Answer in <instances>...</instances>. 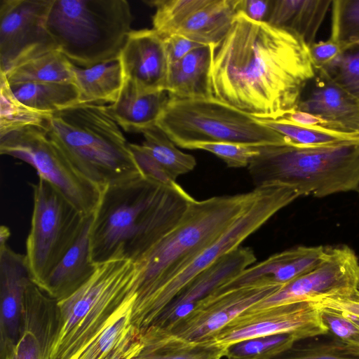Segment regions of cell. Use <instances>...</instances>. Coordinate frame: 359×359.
<instances>
[{"mask_svg": "<svg viewBox=\"0 0 359 359\" xmlns=\"http://www.w3.org/2000/svg\"><path fill=\"white\" fill-rule=\"evenodd\" d=\"M271 1L238 0L237 11L257 21H266Z\"/></svg>", "mask_w": 359, "mask_h": 359, "instance_id": "cell-43", "label": "cell"}, {"mask_svg": "<svg viewBox=\"0 0 359 359\" xmlns=\"http://www.w3.org/2000/svg\"><path fill=\"white\" fill-rule=\"evenodd\" d=\"M9 86L21 103L46 114H53L80 102L74 83L27 82Z\"/></svg>", "mask_w": 359, "mask_h": 359, "instance_id": "cell-30", "label": "cell"}, {"mask_svg": "<svg viewBox=\"0 0 359 359\" xmlns=\"http://www.w3.org/2000/svg\"><path fill=\"white\" fill-rule=\"evenodd\" d=\"M354 296L358 300H359V287Z\"/></svg>", "mask_w": 359, "mask_h": 359, "instance_id": "cell-46", "label": "cell"}, {"mask_svg": "<svg viewBox=\"0 0 359 359\" xmlns=\"http://www.w3.org/2000/svg\"><path fill=\"white\" fill-rule=\"evenodd\" d=\"M72 71L80 102L113 103L117 100L125 82L120 56L87 68L73 64Z\"/></svg>", "mask_w": 359, "mask_h": 359, "instance_id": "cell-29", "label": "cell"}, {"mask_svg": "<svg viewBox=\"0 0 359 359\" xmlns=\"http://www.w3.org/2000/svg\"><path fill=\"white\" fill-rule=\"evenodd\" d=\"M156 125L184 149L197 142L264 146L289 141L257 118L215 97H170Z\"/></svg>", "mask_w": 359, "mask_h": 359, "instance_id": "cell-8", "label": "cell"}, {"mask_svg": "<svg viewBox=\"0 0 359 359\" xmlns=\"http://www.w3.org/2000/svg\"><path fill=\"white\" fill-rule=\"evenodd\" d=\"M169 98L166 90L140 93L125 81L117 100L107 104V109L123 130L142 133L156 124Z\"/></svg>", "mask_w": 359, "mask_h": 359, "instance_id": "cell-26", "label": "cell"}, {"mask_svg": "<svg viewBox=\"0 0 359 359\" xmlns=\"http://www.w3.org/2000/svg\"><path fill=\"white\" fill-rule=\"evenodd\" d=\"M32 282L25 255L0 245L1 355L16 342L26 289Z\"/></svg>", "mask_w": 359, "mask_h": 359, "instance_id": "cell-20", "label": "cell"}, {"mask_svg": "<svg viewBox=\"0 0 359 359\" xmlns=\"http://www.w3.org/2000/svg\"><path fill=\"white\" fill-rule=\"evenodd\" d=\"M155 8L153 29L161 36L182 35L216 46L229 31L238 13V0H149Z\"/></svg>", "mask_w": 359, "mask_h": 359, "instance_id": "cell-13", "label": "cell"}, {"mask_svg": "<svg viewBox=\"0 0 359 359\" xmlns=\"http://www.w3.org/2000/svg\"><path fill=\"white\" fill-rule=\"evenodd\" d=\"M257 197L216 240L177 271L131 318L142 331L151 325L172 299L199 273L224 255L240 247L279 210L300 197L294 188L285 185L260 187Z\"/></svg>", "mask_w": 359, "mask_h": 359, "instance_id": "cell-9", "label": "cell"}, {"mask_svg": "<svg viewBox=\"0 0 359 359\" xmlns=\"http://www.w3.org/2000/svg\"><path fill=\"white\" fill-rule=\"evenodd\" d=\"M261 146L231 142H197L188 145V149H201L221 158L228 167H248L260 151Z\"/></svg>", "mask_w": 359, "mask_h": 359, "instance_id": "cell-39", "label": "cell"}, {"mask_svg": "<svg viewBox=\"0 0 359 359\" xmlns=\"http://www.w3.org/2000/svg\"><path fill=\"white\" fill-rule=\"evenodd\" d=\"M44 128L73 166L102 190L143 176L107 104L79 102L51 114Z\"/></svg>", "mask_w": 359, "mask_h": 359, "instance_id": "cell-3", "label": "cell"}, {"mask_svg": "<svg viewBox=\"0 0 359 359\" xmlns=\"http://www.w3.org/2000/svg\"><path fill=\"white\" fill-rule=\"evenodd\" d=\"M57 328V301L32 281L25 291L18 338L1 359H50Z\"/></svg>", "mask_w": 359, "mask_h": 359, "instance_id": "cell-17", "label": "cell"}, {"mask_svg": "<svg viewBox=\"0 0 359 359\" xmlns=\"http://www.w3.org/2000/svg\"><path fill=\"white\" fill-rule=\"evenodd\" d=\"M192 199L177 182L144 176L104 187L90 226L92 262L135 263L176 225Z\"/></svg>", "mask_w": 359, "mask_h": 359, "instance_id": "cell-2", "label": "cell"}, {"mask_svg": "<svg viewBox=\"0 0 359 359\" xmlns=\"http://www.w3.org/2000/svg\"><path fill=\"white\" fill-rule=\"evenodd\" d=\"M330 246H297L249 266L217 288L229 289L257 280L285 285L310 271L328 256Z\"/></svg>", "mask_w": 359, "mask_h": 359, "instance_id": "cell-21", "label": "cell"}, {"mask_svg": "<svg viewBox=\"0 0 359 359\" xmlns=\"http://www.w3.org/2000/svg\"><path fill=\"white\" fill-rule=\"evenodd\" d=\"M136 266L126 259L97 265L91 278L57 301L58 328L50 359H77L114 312L135 296Z\"/></svg>", "mask_w": 359, "mask_h": 359, "instance_id": "cell-7", "label": "cell"}, {"mask_svg": "<svg viewBox=\"0 0 359 359\" xmlns=\"http://www.w3.org/2000/svg\"><path fill=\"white\" fill-rule=\"evenodd\" d=\"M330 38L346 50L359 44V0H333Z\"/></svg>", "mask_w": 359, "mask_h": 359, "instance_id": "cell-36", "label": "cell"}, {"mask_svg": "<svg viewBox=\"0 0 359 359\" xmlns=\"http://www.w3.org/2000/svg\"><path fill=\"white\" fill-rule=\"evenodd\" d=\"M53 0H1L0 74L47 52L57 50L46 28Z\"/></svg>", "mask_w": 359, "mask_h": 359, "instance_id": "cell-14", "label": "cell"}, {"mask_svg": "<svg viewBox=\"0 0 359 359\" xmlns=\"http://www.w3.org/2000/svg\"><path fill=\"white\" fill-rule=\"evenodd\" d=\"M73 64L58 50L31 58L9 70V84L27 82L74 83Z\"/></svg>", "mask_w": 359, "mask_h": 359, "instance_id": "cell-31", "label": "cell"}, {"mask_svg": "<svg viewBox=\"0 0 359 359\" xmlns=\"http://www.w3.org/2000/svg\"><path fill=\"white\" fill-rule=\"evenodd\" d=\"M31 185L34 205L25 256L32 281L39 287L76 241L86 216L44 180Z\"/></svg>", "mask_w": 359, "mask_h": 359, "instance_id": "cell-10", "label": "cell"}, {"mask_svg": "<svg viewBox=\"0 0 359 359\" xmlns=\"http://www.w3.org/2000/svg\"><path fill=\"white\" fill-rule=\"evenodd\" d=\"M279 334H292L302 341L327 335L329 330L321 310L311 302H301L249 308L204 341L227 350L244 340Z\"/></svg>", "mask_w": 359, "mask_h": 359, "instance_id": "cell-12", "label": "cell"}, {"mask_svg": "<svg viewBox=\"0 0 359 359\" xmlns=\"http://www.w3.org/2000/svg\"><path fill=\"white\" fill-rule=\"evenodd\" d=\"M331 0L271 1L266 22L292 32L309 46L316 39L332 5Z\"/></svg>", "mask_w": 359, "mask_h": 359, "instance_id": "cell-27", "label": "cell"}, {"mask_svg": "<svg viewBox=\"0 0 359 359\" xmlns=\"http://www.w3.org/2000/svg\"><path fill=\"white\" fill-rule=\"evenodd\" d=\"M342 313L346 316L359 328V318L358 317L348 313Z\"/></svg>", "mask_w": 359, "mask_h": 359, "instance_id": "cell-45", "label": "cell"}, {"mask_svg": "<svg viewBox=\"0 0 359 359\" xmlns=\"http://www.w3.org/2000/svg\"><path fill=\"white\" fill-rule=\"evenodd\" d=\"M301 342L272 356L226 359H359V344L346 342L332 336L327 340Z\"/></svg>", "mask_w": 359, "mask_h": 359, "instance_id": "cell-33", "label": "cell"}, {"mask_svg": "<svg viewBox=\"0 0 359 359\" xmlns=\"http://www.w3.org/2000/svg\"><path fill=\"white\" fill-rule=\"evenodd\" d=\"M321 314L329 333L346 342L359 344V328L341 312L323 309Z\"/></svg>", "mask_w": 359, "mask_h": 359, "instance_id": "cell-40", "label": "cell"}, {"mask_svg": "<svg viewBox=\"0 0 359 359\" xmlns=\"http://www.w3.org/2000/svg\"><path fill=\"white\" fill-rule=\"evenodd\" d=\"M256 259L254 252L249 248L238 247L224 255L195 277L149 326L170 330L201 299L250 266Z\"/></svg>", "mask_w": 359, "mask_h": 359, "instance_id": "cell-18", "label": "cell"}, {"mask_svg": "<svg viewBox=\"0 0 359 359\" xmlns=\"http://www.w3.org/2000/svg\"><path fill=\"white\" fill-rule=\"evenodd\" d=\"M316 74L302 38L238 12L215 46L210 83L215 97L255 118L278 120L297 108Z\"/></svg>", "mask_w": 359, "mask_h": 359, "instance_id": "cell-1", "label": "cell"}, {"mask_svg": "<svg viewBox=\"0 0 359 359\" xmlns=\"http://www.w3.org/2000/svg\"><path fill=\"white\" fill-rule=\"evenodd\" d=\"M359 287V259L346 245L330 247L327 258L284 285L252 309H259L327 297H351Z\"/></svg>", "mask_w": 359, "mask_h": 359, "instance_id": "cell-15", "label": "cell"}, {"mask_svg": "<svg viewBox=\"0 0 359 359\" xmlns=\"http://www.w3.org/2000/svg\"><path fill=\"white\" fill-rule=\"evenodd\" d=\"M283 285L260 280L229 289L217 288L167 331L190 341H206L236 316Z\"/></svg>", "mask_w": 359, "mask_h": 359, "instance_id": "cell-16", "label": "cell"}, {"mask_svg": "<svg viewBox=\"0 0 359 359\" xmlns=\"http://www.w3.org/2000/svg\"><path fill=\"white\" fill-rule=\"evenodd\" d=\"M120 60L125 81L138 92L165 90L168 65L163 39L153 28L132 29Z\"/></svg>", "mask_w": 359, "mask_h": 359, "instance_id": "cell-19", "label": "cell"}, {"mask_svg": "<svg viewBox=\"0 0 359 359\" xmlns=\"http://www.w3.org/2000/svg\"><path fill=\"white\" fill-rule=\"evenodd\" d=\"M162 36L168 65L177 62L191 50L204 45L180 34H172Z\"/></svg>", "mask_w": 359, "mask_h": 359, "instance_id": "cell-42", "label": "cell"}, {"mask_svg": "<svg viewBox=\"0 0 359 359\" xmlns=\"http://www.w3.org/2000/svg\"><path fill=\"white\" fill-rule=\"evenodd\" d=\"M259 187L235 195L193 198L176 225L137 262L131 318L182 266L209 245L257 197Z\"/></svg>", "mask_w": 359, "mask_h": 359, "instance_id": "cell-4", "label": "cell"}, {"mask_svg": "<svg viewBox=\"0 0 359 359\" xmlns=\"http://www.w3.org/2000/svg\"><path fill=\"white\" fill-rule=\"evenodd\" d=\"M0 136L29 126H45L51 114L32 109L21 103L12 93L4 74H0Z\"/></svg>", "mask_w": 359, "mask_h": 359, "instance_id": "cell-34", "label": "cell"}, {"mask_svg": "<svg viewBox=\"0 0 359 359\" xmlns=\"http://www.w3.org/2000/svg\"><path fill=\"white\" fill-rule=\"evenodd\" d=\"M143 348L134 359H222L227 350L208 341L194 342L149 326L141 332Z\"/></svg>", "mask_w": 359, "mask_h": 359, "instance_id": "cell-28", "label": "cell"}, {"mask_svg": "<svg viewBox=\"0 0 359 359\" xmlns=\"http://www.w3.org/2000/svg\"><path fill=\"white\" fill-rule=\"evenodd\" d=\"M0 153L36 171L84 216L93 215L102 189L82 175L50 140L44 127L29 126L0 136Z\"/></svg>", "mask_w": 359, "mask_h": 359, "instance_id": "cell-11", "label": "cell"}, {"mask_svg": "<svg viewBox=\"0 0 359 359\" xmlns=\"http://www.w3.org/2000/svg\"><path fill=\"white\" fill-rule=\"evenodd\" d=\"M255 187L285 185L302 196L323 198L356 191L359 186V140L304 145L290 140L260 147L248 166Z\"/></svg>", "mask_w": 359, "mask_h": 359, "instance_id": "cell-5", "label": "cell"}, {"mask_svg": "<svg viewBox=\"0 0 359 359\" xmlns=\"http://www.w3.org/2000/svg\"><path fill=\"white\" fill-rule=\"evenodd\" d=\"M316 70L324 72L359 102V44L348 47L330 64Z\"/></svg>", "mask_w": 359, "mask_h": 359, "instance_id": "cell-37", "label": "cell"}, {"mask_svg": "<svg viewBox=\"0 0 359 359\" xmlns=\"http://www.w3.org/2000/svg\"><path fill=\"white\" fill-rule=\"evenodd\" d=\"M93 215L86 217L73 245L39 287L56 301L74 293L91 278L96 270L97 265L91 261L90 248Z\"/></svg>", "mask_w": 359, "mask_h": 359, "instance_id": "cell-23", "label": "cell"}, {"mask_svg": "<svg viewBox=\"0 0 359 359\" xmlns=\"http://www.w3.org/2000/svg\"><path fill=\"white\" fill-rule=\"evenodd\" d=\"M309 50L316 70L327 65L345 50L341 43L330 37L326 41L314 43L309 46Z\"/></svg>", "mask_w": 359, "mask_h": 359, "instance_id": "cell-41", "label": "cell"}, {"mask_svg": "<svg viewBox=\"0 0 359 359\" xmlns=\"http://www.w3.org/2000/svg\"><path fill=\"white\" fill-rule=\"evenodd\" d=\"M299 341L292 334L259 337L236 343L227 349L226 358L272 356L287 351Z\"/></svg>", "mask_w": 359, "mask_h": 359, "instance_id": "cell-38", "label": "cell"}, {"mask_svg": "<svg viewBox=\"0 0 359 359\" xmlns=\"http://www.w3.org/2000/svg\"><path fill=\"white\" fill-rule=\"evenodd\" d=\"M356 192L359 194V186H358V189L356 190Z\"/></svg>", "mask_w": 359, "mask_h": 359, "instance_id": "cell-47", "label": "cell"}, {"mask_svg": "<svg viewBox=\"0 0 359 359\" xmlns=\"http://www.w3.org/2000/svg\"><path fill=\"white\" fill-rule=\"evenodd\" d=\"M142 134L144 141L141 145L170 181L176 182L179 176L191 171L196 165L194 156L178 149L156 125Z\"/></svg>", "mask_w": 359, "mask_h": 359, "instance_id": "cell-32", "label": "cell"}, {"mask_svg": "<svg viewBox=\"0 0 359 359\" xmlns=\"http://www.w3.org/2000/svg\"><path fill=\"white\" fill-rule=\"evenodd\" d=\"M316 72L311 92L296 109L320 118L330 130L359 133V102L324 72Z\"/></svg>", "mask_w": 359, "mask_h": 359, "instance_id": "cell-22", "label": "cell"}, {"mask_svg": "<svg viewBox=\"0 0 359 359\" xmlns=\"http://www.w3.org/2000/svg\"><path fill=\"white\" fill-rule=\"evenodd\" d=\"M261 123L285 136L290 142L304 145H323L359 140V133L341 132L319 127H306L280 120L258 118Z\"/></svg>", "mask_w": 359, "mask_h": 359, "instance_id": "cell-35", "label": "cell"}, {"mask_svg": "<svg viewBox=\"0 0 359 359\" xmlns=\"http://www.w3.org/2000/svg\"><path fill=\"white\" fill-rule=\"evenodd\" d=\"M10 236L9 229L6 226H1L0 228V245L7 243Z\"/></svg>", "mask_w": 359, "mask_h": 359, "instance_id": "cell-44", "label": "cell"}, {"mask_svg": "<svg viewBox=\"0 0 359 359\" xmlns=\"http://www.w3.org/2000/svg\"><path fill=\"white\" fill-rule=\"evenodd\" d=\"M135 296L126 301L77 359H134L143 348L141 332L131 323Z\"/></svg>", "mask_w": 359, "mask_h": 359, "instance_id": "cell-24", "label": "cell"}, {"mask_svg": "<svg viewBox=\"0 0 359 359\" xmlns=\"http://www.w3.org/2000/svg\"><path fill=\"white\" fill-rule=\"evenodd\" d=\"M214 48L213 45H203L168 65L165 90L170 97H214L210 83Z\"/></svg>", "mask_w": 359, "mask_h": 359, "instance_id": "cell-25", "label": "cell"}, {"mask_svg": "<svg viewBox=\"0 0 359 359\" xmlns=\"http://www.w3.org/2000/svg\"><path fill=\"white\" fill-rule=\"evenodd\" d=\"M133 18L126 0H53L46 28L57 50L87 68L120 56Z\"/></svg>", "mask_w": 359, "mask_h": 359, "instance_id": "cell-6", "label": "cell"}]
</instances>
